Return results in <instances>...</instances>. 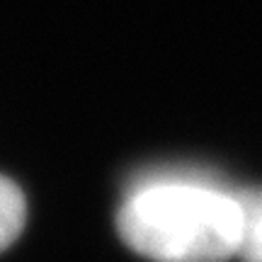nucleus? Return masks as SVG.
Instances as JSON below:
<instances>
[{
  "mask_svg": "<svg viewBox=\"0 0 262 262\" xmlns=\"http://www.w3.org/2000/svg\"><path fill=\"white\" fill-rule=\"evenodd\" d=\"M117 228L153 262H226L241 250L243 206L235 194L196 180H153L129 194Z\"/></svg>",
  "mask_w": 262,
  "mask_h": 262,
  "instance_id": "1",
  "label": "nucleus"
},
{
  "mask_svg": "<svg viewBox=\"0 0 262 262\" xmlns=\"http://www.w3.org/2000/svg\"><path fill=\"white\" fill-rule=\"evenodd\" d=\"M27 206L19 187L12 180L0 175V253L17 241L25 226Z\"/></svg>",
  "mask_w": 262,
  "mask_h": 262,
  "instance_id": "2",
  "label": "nucleus"
},
{
  "mask_svg": "<svg viewBox=\"0 0 262 262\" xmlns=\"http://www.w3.org/2000/svg\"><path fill=\"white\" fill-rule=\"evenodd\" d=\"M238 199L243 206V241L238 255L243 262H262V192Z\"/></svg>",
  "mask_w": 262,
  "mask_h": 262,
  "instance_id": "3",
  "label": "nucleus"
}]
</instances>
